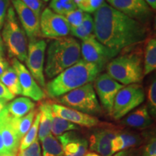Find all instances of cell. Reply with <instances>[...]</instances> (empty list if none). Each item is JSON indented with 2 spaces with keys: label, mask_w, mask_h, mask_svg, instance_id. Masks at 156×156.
I'll list each match as a JSON object with an SVG mask.
<instances>
[{
  "label": "cell",
  "mask_w": 156,
  "mask_h": 156,
  "mask_svg": "<svg viewBox=\"0 0 156 156\" xmlns=\"http://www.w3.org/2000/svg\"><path fill=\"white\" fill-rule=\"evenodd\" d=\"M94 35L99 42L119 54L121 51L144 42L147 29L104 2L94 12Z\"/></svg>",
  "instance_id": "obj_1"
},
{
  "label": "cell",
  "mask_w": 156,
  "mask_h": 156,
  "mask_svg": "<svg viewBox=\"0 0 156 156\" xmlns=\"http://www.w3.org/2000/svg\"><path fill=\"white\" fill-rule=\"evenodd\" d=\"M102 69L83 58L64 70L45 85L48 97L58 98L95 80Z\"/></svg>",
  "instance_id": "obj_2"
},
{
  "label": "cell",
  "mask_w": 156,
  "mask_h": 156,
  "mask_svg": "<svg viewBox=\"0 0 156 156\" xmlns=\"http://www.w3.org/2000/svg\"><path fill=\"white\" fill-rule=\"evenodd\" d=\"M80 59V44L75 38L65 36L54 39L46 50L45 75L48 79H53Z\"/></svg>",
  "instance_id": "obj_3"
},
{
  "label": "cell",
  "mask_w": 156,
  "mask_h": 156,
  "mask_svg": "<svg viewBox=\"0 0 156 156\" xmlns=\"http://www.w3.org/2000/svg\"><path fill=\"white\" fill-rule=\"evenodd\" d=\"M106 71L111 77L124 86L139 83L144 77L142 54L134 52L114 57L106 65Z\"/></svg>",
  "instance_id": "obj_4"
},
{
  "label": "cell",
  "mask_w": 156,
  "mask_h": 156,
  "mask_svg": "<svg viewBox=\"0 0 156 156\" xmlns=\"http://www.w3.org/2000/svg\"><path fill=\"white\" fill-rule=\"evenodd\" d=\"M2 36L9 57L16 58L20 62H25L28 51L27 36L19 24L12 7H9L7 9Z\"/></svg>",
  "instance_id": "obj_5"
},
{
  "label": "cell",
  "mask_w": 156,
  "mask_h": 156,
  "mask_svg": "<svg viewBox=\"0 0 156 156\" xmlns=\"http://www.w3.org/2000/svg\"><path fill=\"white\" fill-rule=\"evenodd\" d=\"M58 101L61 105L91 116L100 115L102 112L92 83L66 93Z\"/></svg>",
  "instance_id": "obj_6"
},
{
  "label": "cell",
  "mask_w": 156,
  "mask_h": 156,
  "mask_svg": "<svg viewBox=\"0 0 156 156\" xmlns=\"http://www.w3.org/2000/svg\"><path fill=\"white\" fill-rule=\"evenodd\" d=\"M145 91L139 83L125 85L115 97L111 116L119 120L130 112L142 104L145 101Z\"/></svg>",
  "instance_id": "obj_7"
},
{
  "label": "cell",
  "mask_w": 156,
  "mask_h": 156,
  "mask_svg": "<svg viewBox=\"0 0 156 156\" xmlns=\"http://www.w3.org/2000/svg\"><path fill=\"white\" fill-rule=\"evenodd\" d=\"M47 44L43 39H30L28 45L27 58L25 60L27 69L40 87H45L44 60Z\"/></svg>",
  "instance_id": "obj_8"
},
{
  "label": "cell",
  "mask_w": 156,
  "mask_h": 156,
  "mask_svg": "<svg viewBox=\"0 0 156 156\" xmlns=\"http://www.w3.org/2000/svg\"><path fill=\"white\" fill-rule=\"evenodd\" d=\"M80 53L83 60L96 64L102 69L119 54L99 42L94 34L82 41Z\"/></svg>",
  "instance_id": "obj_9"
},
{
  "label": "cell",
  "mask_w": 156,
  "mask_h": 156,
  "mask_svg": "<svg viewBox=\"0 0 156 156\" xmlns=\"http://www.w3.org/2000/svg\"><path fill=\"white\" fill-rule=\"evenodd\" d=\"M70 25L64 15L56 14L49 7L42 12L40 16L41 37L59 38L70 34Z\"/></svg>",
  "instance_id": "obj_10"
},
{
  "label": "cell",
  "mask_w": 156,
  "mask_h": 156,
  "mask_svg": "<svg viewBox=\"0 0 156 156\" xmlns=\"http://www.w3.org/2000/svg\"><path fill=\"white\" fill-rule=\"evenodd\" d=\"M17 118L12 116L5 108L0 112V132L7 154L16 156L19 151L20 140L17 132Z\"/></svg>",
  "instance_id": "obj_11"
},
{
  "label": "cell",
  "mask_w": 156,
  "mask_h": 156,
  "mask_svg": "<svg viewBox=\"0 0 156 156\" xmlns=\"http://www.w3.org/2000/svg\"><path fill=\"white\" fill-rule=\"evenodd\" d=\"M124 86L107 73L101 74L95 78L93 85L95 92L98 96L103 107L109 115L112 114L115 97Z\"/></svg>",
  "instance_id": "obj_12"
},
{
  "label": "cell",
  "mask_w": 156,
  "mask_h": 156,
  "mask_svg": "<svg viewBox=\"0 0 156 156\" xmlns=\"http://www.w3.org/2000/svg\"><path fill=\"white\" fill-rule=\"evenodd\" d=\"M12 67L14 68L18 76L22 90L21 95L35 101H41L45 97V93L27 67L22 62L14 58L12 59Z\"/></svg>",
  "instance_id": "obj_13"
},
{
  "label": "cell",
  "mask_w": 156,
  "mask_h": 156,
  "mask_svg": "<svg viewBox=\"0 0 156 156\" xmlns=\"http://www.w3.org/2000/svg\"><path fill=\"white\" fill-rule=\"evenodd\" d=\"M107 2L116 10L141 23L152 15L151 8L145 0H107Z\"/></svg>",
  "instance_id": "obj_14"
},
{
  "label": "cell",
  "mask_w": 156,
  "mask_h": 156,
  "mask_svg": "<svg viewBox=\"0 0 156 156\" xmlns=\"http://www.w3.org/2000/svg\"><path fill=\"white\" fill-rule=\"evenodd\" d=\"M51 109L54 115L69 121L77 126L87 128L102 126V122H101L97 117L64 106L63 105L54 103L51 105Z\"/></svg>",
  "instance_id": "obj_15"
},
{
  "label": "cell",
  "mask_w": 156,
  "mask_h": 156,
  "mask_svg": "<svg viewBox=\"0 0 156 156\" xmlns=\"http://www.w3.org/2000/svg\"><path fill=\"white\" fill-rule=\"evenodd\" d=\"M11 2L27 36L30 40L40 38V18L20 0H11Z\"/></svg>",
  "instance_id": "obj_16"
},
{
  "label": "cell",
  "mask_w": 156,
  "mask_h": 156,
  "mask_svg": "<svg viewBox=\"0 0 156 156\" xmlns=\"http://www.w3.org/2000/svg\"><path fill=\"white\" fill-rule=\"evenodd\" d=\"M119 133L118 130L102 126L95 129L90 136V149L100 155H112V142Z\"/></svg>",
  "instance_id": "obj_17"
},
{
  "label": "cell",
  "mask_w": 156,
  "mask_h": 156,
  "mask_svg": "<svg viewBox=\"0 0 156 156\" xmlns=\"http://www.w3.org/2000/svg\"><path fill=\"white\" fill-rule=\"evenodd\" d=\"M64 156H84L88 149V141L77 132L70 131L57 136Z\"/></svg>",
  "instance_id": "obj_18"
},
{
  "label": "cell",
  "mask_w": 156,
  "mask_h": 156,
  "mask_svg": "<svg viewBox=\"0 0 156 156\" xmlns=\"http://www.w3.org/2000/svg\"><path fill=\"white\" fill-rule=\"evenodd\" d=\"M124 125L136 129H145L153 122L152 118L146 106H140L133 112L130 113L122 120Z\"/></svg>",
  "instance_id": "obj_19"
},
{
  "label": "cell",
  "mask_w": 156,
  "mask_h": 156,
  "mask_svg": "<svg viewBox=\"0 0 156 156\" xmlns=\"http://www.w3.org/2000/svg\"><path fill=\"white\" fill-rule=\"evenodd\" d=\"M38 112H40L41 116L38 137V140L42 141L46 136L51 134L52 119H53L51 105L47 102L42 103L38 107Z\"/></svg>",
  "instance_id": "obj_20"
},
{
  "label": "cell",
  "mask_w": 156,
  "mask_h": 156,
  "mask_svg": "<svg viewBox=\"0 0 156 156\" xmlns=\"http://www.w3.org/2000/svg\"><path fill=\"white\" fill-rule=\"evenodd\" d=\"M35 107L36 104L30 98L20 97L7 104L6 108L12 116L20 119L35 109Z\"/></svg>",
  "instance_id": "obj_21"
},
{
  "label": "cell",
  "mask_w": 156,
  "mask_h": 156,
  "mask_svg": "<svg viewBox=\"0 0 156 156\" xmlns=\"http://www.w3.org/2000/svg\"><path fill=\"white\" fill-rule=\"evenodd\" d=\"M0 81L2 83L13 95H19L22 93L18 76L12 67H9L0 76Z\"/></svg>",
  "instance_id": "obj_22"
},
{
  "label": "cell",
  "mask_w": 156,
  "mask_h": 156,
  "mask_svg": "<svg viewBox=\"0 0 156 156\" xmlns=\"http://www.w3.org/2000/svg\"><path fill=\"white\" fill-rule=\"evenodd\" d=\"M156 69V39L152 38L148 40L145 49L143 74L149 75Z\"/></svg>",
  "instance_id": "obj_23"
},
{
  "label": "cell",
  "mask_w": 156,
  "mask_h": 156,
  "mask_svg": "<svg viewBox=\"0 0 156 156\" xmlns=\"http://www.w3.org/2000/svg\"><path fill=\"white\" fill-rule=\"evenodd\" d=\"M43 156H64L63 149L58 140L50 134L42 140Z\"/></svg>",
  "instance_id": "obj_24"
},
{
  "label": "cell",
  "mask_w": 156,
  "mask_h": 156,
  "mask_svg": "<svg viewBox=\"0 0 156 156\" xmlns=\"http://www.w3.org/2000/svg\"><path fill=\"white\" fill-rule=\"evenodd\" d=\"M80 129V128L79 126L76 125V124L69 122V121L56 116L53 114L51 132L54 135L58 136L65 133L66 132L75 131V130H79Z\"/></svg>",
  "instance_id": "obj_25"
},
{
  "label": "cell",
  "mask_w": 156,
  "mask_h": 156,
  "mask_svg": "<svg viewBox=\"0 0 156 156\" xmlns=\"http://www.w3.org/2000/svg\"><path fill=\"white\" fill-rule=\"evenodd\" d=\"M40 116L41 114L38 110V112H37L36 116H35L32 126H31V127L28 130V132H27L26 134L20 140L19 151L24 150L25 148H27L37 139L39 127V122H40Z\"/></svg>",
  "instance_id": "obj_26"
},
{
  "label": "cell",
  "mask_w": 156,
  "mask_h": 156,
  "mask_svg": "<svg viewBox=\"0 0 156 156\" xmlns=\"http://www.w3.org/2000/svg\"><path fill=\"white\" fill-rule=\"evenodd\" d=\"M49 8L60 15H64L77 8L73 0H51Z\"/></svg>",
  "instance_id": "obj_27"
},
{
  "label": "cell",
  "mask_w": 156,
  "mask_h": 156,
  "mask_svg": "<svg viewBox=\"0 0 156 156\" xmlns=\"http://www.w3.org/2000/svg\"><path fill=\"white\" fill-rule=\"evenodd\" d=\"M37 112H38V110L34 109L28 114L17 119V132H18V136L20 140L30 129L34 123Z\"/></svg>",
  "instance_id": "obj_28"
},
{
  "label": "cell",
  "mask_w": 156,
  "mask_h": 156,
  "mask_svg": "<svg viewBox=\"0 0 156 156\" xmlns=\"http://www.w3.org/2000/svg\"><path fill=\"white\" fill-rule=\"evenodd\" d=\"M86 12L82 10V9L77 8L75 10H73L69 12L64 15V16L67 20L70 27L76 28V27L80 26L84 18H85Z\"/></svg>",
  "instance_id": "obj_29"
},
{
  "label": "cell",
  "mask_w": 156,
  "mask_h": 156,
  "mask_svg": "<svg viewBox=\"0 0 156 156\" xmlns=\"http://www.w3.org/2000/svg\"><path fill=\"white\" fill-rule=\"evenodd\" d=\"M119 135L124 142V150L137 147V146L142 143V137L138 134L120 132Z\"/></svg>",
  "instance_id": "obj_30"
},
{
  "label": "cell",
  "mask_w": 156,
  "mask_h": 156,
  "mask_svg": "<svg viewBox=\"0 0 156 156\" xmlns=\"http://www.w3.org/2000/svg\"><path fill=\"white\" fill-rule=\"evenodd\" d=\"M147 109L153 116L156 114V80L154 79L148 88L147 92Z\"/></svg>",
  "instance_id": "obj_31"
},
{
  "label": "cell",
  "mask_w": 156,
  "mask_h": 156,
  "mask_svg": "<svg viewBox=\"0 0 156 156\" xmlns=\"http://www.w3.org/2000/svg\"><path fill=\"white\" fill-rule=\"evenodd\" d=\"M16 156H42L41 149L38 138L28 147L17 152Z\"/></svg>",
  "instance_id": "obj_32"
},
{
  "label": "cell",
  "mask_w": 156,
  "mask_h": 156,
  "mask_svg": "<svg viewBox=\"0 0 156 156\" xmlns=\"http://www.w3.org/2000/svg\"><path fill=\"white\" fill-rule=\"evenodd\" d=\"M104 3V0H85L77 8L87 13H94Z\"/></svg>",
  "instance_id": "obj_33"
},
{
  "label": "cell",
  "mask_w": 156,
  "mask_h": 156,
  "mask_svg": "<svg viewBox=\"0 0 156 156\" xmlns=\"http://www.w3.org/2000/svg\"><path fill=\"white\" fill-rule=\"evenodd\" d=\"M28 8L40 18L44 4L42 0H20Z\"/></svg>",
  "instance_id": "obj_34"
},
{
  "label": "cell",
  "mask_w": 156,
  "mask_h": 156,
  "mask_svg": "<svg viewBox=\"0 0 156 156\" xmlns=\"http://www.w3.org/2000/svg\"><path fill=\"white\" fill-rule=\"evenodd\" d=\"M80 26L90 35L94 34V20L89 13L86 12L85 18Z\"/></svg>",
  "instance_id": "obj_35"
},
{
  "label": "cell",
  "mask_w": 156,
  "mask_h": 156,
  "mask_svg": "<svg viewBox=\"0 0 156 156\" xmlns=\"http://www.w3.org/2000/svg\"><path fill=\"white\" fill-rule=\"evenodd\" d=\"M156 155V140L155 137H152L145 146L142 151L141 156H151Z\"/></svg>",
  "instance_id": "obj_36"
},
{
  "label": "cell",
  "mask_w": 156,
  "mask_h": 156,
  "mask_svg": "<svg viewBox=\"0 0 156 156\" xmlns=\"http://www.w3.org/2000/svg\"><path fill=\"white\" fill-rule=\"evenodd\" d=\"M142 153V148L134 147L123 150L110 156H141Z\"/></svg>",
  "instance_id": "obj_37"
},
{
  "label": "cell",
  "mask_w": 156,
  "mask_h": 156,
  "mask_svg": "<svg viewBox=\"0 0 156 156\" xmlns=\"http://www.w3.org/2000/svg\"><path fill=\"white\" fill-rule=\"evenodd\" d=\"M70 34L73 35V36L76 37V38L81 39L82 41L85 40V39L89 38L90 36H92V35H90L87 34L86 31L84 30L81 26L76 27V28H73V27H71V28H70Z\"/></svg>",
  "instance_id": "obj_38"
},
{
  "label": "cell",
  "mask_w": 156,
  "mask_h": 156,
  "mask_svg": "<svg viewBox=\"0 0 156 156\" xmlns=\"http://www.w3.org/2000/svg\"><path fill=\"white\" fill-rule=\"evenodd\" d=\"M9 5V0H0V29L3 27Z\"/></svg>",
  "instance_id": "obj_39"
},
{
  "label": "cell",
  "mask_w": 156,
  "mask_h": 156,
  "mask_svg": "<svg viewBox=\"0 0 156 156\" xmlns=\"http://www.w3.org/2000/svg\"><path fill=\"white\" fill-rule=\"evenodd\" d=\"M124 150V142L121 137L119 134L117 135L112 142V153L113 154L117 152Z\"/></svg>",
  "instance_id": "obj_40"
},
{
  "label": "cell",
  "mask_w": 156,
  "mask_h": 156,
  "mask_svg": "<svg viewBox=\"0 0 156 156\" xmlns=\"http://www.w3.org/2000/svg\"><path fill=\"white\" fill-rule=\"evenodd\" d=\"M15 98V95H13L8 90V89L5 87V85L0 81V99H4V100L8 101L12 100Z\"/></svg>",
  "instance_id": "obj_41"
},
{
  "label": "cell",
  "mask_w": 156,
  "mask_h": 156,
  "mask_svg": "<svg viewBox=\"0 0 156 156\" xmlns=\"http://www.w3.org/2000/svg\"><path fill=\"white\" fill-rule=\"evenodd\" d=\"M9 67L8 62L5 58L0 57V76L5 73Z\"/></svg>",
  "instance_id": "obj_42"
},
{
  "label": "cell",
  "mask_w": 156,
  "mask_h": 156,
  "mask_svg": "<svg viewBox=\"0 0 156 156\" xmlns=\"http://www.w3.org/2000/svg\"><path fill=\"white\" fill-rule=\"evenodd\" d=\"M3 154H7L5 149V146H4L2 136L1 132H0V155H3Z\"/></svg>",
  "instance_id": "obj_43"
},
{
  "label": "cell",
  "mask_w": 156,
  "mask_h": 156,
  "mask_svg": "<svg viewBox=\"0 0 156 156\" xmlns=\"http://www.w3.org/2000/svg\"><path fill=\"white\" fill-rule=\"evenodd\" d=\"M4 51H5V45H4L2 38L1 35H0V57L3 56Z\"/></svg>",
  "instance_id": "obj_44"
},
{
  "label": "cell",
  "mask_w": 156,
  "mask_h": 156,
  "mask_svg": "<svg viewBox=\"0 0 156 156\" xmlns=\"http://www.w3.org/2000/svg\"><path fill=\"white\" fill-rule=\"evenodd\" d=\"M146 3L150 6L151 9H156V0H145Z\"/></svg>",
  "instance_id": "obj_45"
},
{
  "label": "cell",
  "mask_w": 156,
  "mask_h": 156,
  "mask_svg": "<svg viewBox=\"0 0 156 156\" xmlns=\"http://www.w3.org/2000/svg\"><path fill=\"white\" fill-rule=\"evenodd\" d=\"M7 101L4 100V99H0V112L5 108V106H7Z\"/></svg>",
  "instance_id": "obj_46"
},
{
  "label": "cell",
  "mask_w": 156,
  "mask_h": 156,
  "mask_svg": "<svg viewBox=\"0 0 156 156\" xmlns=\"http://www.w3.org/2000/svg\"><path fill=\"white\" fill-rule=\"evenodd\" d=\"M73 1L75 2L76 5H77V7H79L84 2V1H85V0H73Z\"/></svg>",
  "instance_id": "obj_47"
},
{
  "label": "cell",
  "mask_w": 156,
  "mask_h": 156,
  "mask_svg": "<svg viewBox=\"0 0 156 156\" xmlns=\"http://www.w3.org/2000/svg\"><path fill=\"white\" fill-rule=\"evenodd\" d=\"M84 156H101L96 153H94V152H90V153H87L85 154Z\"/></svg>",
  "instance_id": "obj_48"
},
{
  "label": "cell",
  "mask_w": 156,
  "mask_h": 156,
  "mask_svg": "<svg viewBox=\"0 0 156 156\" xmlns=\"http://www.w3.org/2000/svg\"><path fill=\"white\" fill-rule=\"evenodd\" d=\"M42 1L43 2H48V1H49V0H42Z\"/></svg>",
  "instance_id": "obj_49"
}]
</instances>
